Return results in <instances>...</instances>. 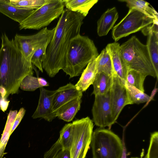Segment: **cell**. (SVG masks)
Masks as SVG:
<instances>
[{"label": "cell", "instance_id": "9c48e42d", "mask_svg": "<svg viewBox=\"0 0 158 158\" xmlns=\"http://www.w3.org/2000/svg\"><path fill=\"white\" fill-rule=\"evenodd\" d=\"M55 30V27L49 30L45 27L33 35L23 36L16 34L14 40L24 58L31 62L35 52L39 49L48 44L53 36Z\"/></svg>", "mask_w": 158, "mask_h": 158}, {"label": "cell", "instance_id": "1f68e13d", "mask_svg": "<svg viewBox=\"0 0 158 158\" xmlns=\"http://www.w3.org/2000/svg\"><path fill=\"white\" fill-rule=\"evenodd\" d=\"M25 112L26 110L25 109L22 107L18 112L12 126L11 131V134L20 123L25 114Z\"/></svg>", "mask_w": 158, "mask_h": 158}, {"label": "cell", "instance_id": "ffe728a7", "mask_svg": "<svg viewBox=\"0 0 158 158\" xmlns=\"http://www.w3.org/2000/svg\"><path fill=\"white\" fill-rule=\"evenodd\" d=\"M113 82V76L103 73H97L93 84V91L92 94L95 96L104 95L107 94Z\"/></svg>", "mask_w": 158, "mask_h": 158}, {"label": "cell", "instance_id": "f546056e", "mask_svg": "<svg viewBox=\"0 0 158 158\" xmlns=\"http://www.w3.org/2000/svg\"><path fill=\"white\" fill-rule=\"evenodd\" d=\"M144 158H158V132L151 134L149 147Z\"/></svg>", "mask_w": 158, "mask_h": 158}, {"label": "cell", "instance_id": "44dd1931", "mask_svg": "<svg viewBox=\"0 0 158 158\" xmlns=\"http://www.w3.org/2000/svg\"><path fill=\"white\" fill-rule=\"evenodd\" d=\"M120 2H125L129 9H135L139 10L147 16L158 20V13L148 2L143 0H120Z\"/></svg>", "mask_w": 158, "mask_h": 158}, {"label": "cell", "instance_id": "7a4b0ae2", "mask_svg": "<svg viewBox=\"0 0 158 158\" xmlns=\"http://www.w3.org/2000/svg\"><path fill=\"white\" fill-rule=\"evenodd\" d=\"M0 48V98L6 100L17 94L24 77L33 74L31 62L27 60L16 46L14 39L2 34Z\"/></svg>", "mask_w": 158, "mask_h": 158}, {"label": "cell", "instance_id": "277c9868", "mask_svg": "<svg viewBox=\"0 0 158 158\" xmlns=\"http://www.w3.org/2000/svg\"><path fill=\"white\" fill-rule=\"evenodd\" d=\"M120 52L128 69L138 71L146 76L158 80L146 45L135 36H132L120 46Z\"/></svg>", "mask_w": 158, "mask_h": 158}, {"label": "cell", "instance_id": "9a60e30c", "mask_svg": "<svg viewBox=\"0 0 158 158\" xmlns=\"http://www.w3.org/2000/svg\"><path fill=\"white\" fill-rule=\"evenodd\" d=\"M34 10L16 7L11 3L10 0H0V12L19 24L29 16Z\"/></svg>", "mask_w": 158, "mask_h": 158}, {"label": "cell", "instance_id": "30bf717a", "mask_svg": "<svg viewBox=\"0 0 158 158\" xmlns=\"http://www.w3.org/2000/svg\"><path fill=\"white\" fill-rule=\"evenodd\" d=\"M125 82L117 76H113V82L108 95L114 123L124 107L127 105L133 104Z\"/></svg>", "mask_w": 158, "mask_h": 158}, {"label": "cell", "instance_id": "3957f363", "mask_svg": "<svg viewBox=\"0 0 158 158\" xmlns=\"http://www.w3.org/2000/svg\"><path fill=\"white\" fill-rule=\"evenodd\" d=\"M98 55L93 41L88 36L79 34L71 41L62 70L70 78L78 76Z\"/></svg>", "mask_w": 158, "mask_h": 158}, {"label": "cell", "instance_id": "83f0119b", "mask_svg": "<svg viewBox=\"0 0 158 158\" xmlns=\"http://www.w3.org/2000/svg\"><path fill=\"white\" fill-rule=\"evenodd\" d=\"M15 6L20 8L37 9L46 3L48 0H10Z\"/></svg>", "mask_w": 158, "mask_h": 158}, {"label": "cell", "instance_id": "4fadbf2b", "mask_svg": "<svg viewBox=\"0 0 158 158\" xmlns=\"http://www.w3.org/2000/svg\"><path fill=\"white\" fill-rule=\"evenodd\" d=\"M55 94L53 101L52 112L56 118V112L62 106L78 97H82V92L77 90L75 85L69 83L60 87Z\"/></svg>", "mask_w": 158, "mask_h": 158}, {"label": "cell", "instance_id": "f1b7e54d", "mask_svg": "<svg viewBox=\"0 0 158 158\" xmlns=\"http://www.w3.org/2000/svg\"><path fill=\"white\" fill-rule=\"evenodd\" d=\"M41 87L40 85L38 77L32 75H28L26 76L21 81L19 88L23 90L34 91L39 88Z\"/></svg>", "mask_w": 158, "mask_h": 158}, {"label": "cell", "instance_id": "d6986e66", "mask_svg": "<svg viewBox=\"0 0 158 158\" xmlns=\"http://www.w3.org/2000/svg\"><path fill=\"white\" fill-rule=\"evenodd\" d=\"M98 0H63L66 9L79 13L85 17Z\"/></svg>", "mask_w": 158, "mask_h": 158}, {"label": "cell", "instance_id": "5bb4252c", "mask_svg": "<svg viewBox=\"0 0 158 158\" xmlns=\"http://www.w3.org/2000/svg\"><path fill=\"white\" fill-rule=\"evenodd\" d=\"M120 46L118 43L115 42L108 44L105 48L108 52L110 57L113 75L117 76L125 81L128 69L121 56Z\"/></svg>", "mask_w": 158, "mask_h": 158}, {"label": "cell", "instance_id": "7c38bea8", "mask_svg": "<svg viewBox=\"0 0 158 158\" xmlns=\"http://www.w3.org/2000/svg\"><path fill=\"white\" fill-rule=\"evenodd\" d=\"M37 108L32 117L34 119L42 118L48 122H51L56 118L52 112L53 101L57 90H47L41 87Z\"/></svg>", "mask_w": 158, "mask_h": 158}, {"label": "cell", "instance_id": "836d02e7", "mask_svg": "<svg viewBox=\"0 0 158 158\" xmlns=\"http://www.w3.org/2000/svg\"><path fill=\"white\" fill-rule=\"evenodd\" d=\"M38 79L39 84L41 87L49 86L48 83L43 78L38 77Z\"/></svg>", "mask_w": 158, "mask_h": 158}, {"label": "cell", "instance_id": "52a82bcc", "mask_svg": "<svg viewBox=\"0 0 158 158\" xmlns=\"http://www.w3.org/2000/svg\"><path fill=\"white\" fill-rule=\"evenodd\" d=\"M73 139L69 151L71 158H85L89 147L94 127L88 117L72 123Z\"/></svg>", "mask_w": 158, "mask_h": 158}, {"label": "cell", "instance_id": "ba28073f", "mask_svg": "<svg viewBox=\"0 0 158 158\" xmlns=\"http://www.w3.org/2000/svg\"><path fill=\"white\" fill-rule=\"evenodd\" d=\"M158 20L149 17L135 9H130L125 16L112 29V36L115 42L142 30Z\"/></svg>", "mask_w": 158, "mask_h": 158}, {"label": "cell", "instance_id": "4dcf8cb0", "mask_svg": "<svg viewBox=\"0 0 158 158\" xmlns=\"http://www.w3.org/2000/svg\"><path fill=\"white\" fill-rule=\"evenodd\" d=\"M47 46L45 45L37 50L34 54L31 59L32 64L37 67L42 73L43 71L42 64L45 55Z\"/></svg>", "mask_w": 158, "mask_h": 158}, {"label": "cell", "instance_id": "7402d4cb", "mask_svg": "<svg viewBox=\"0 0 158 158\" xmlns=\"http://www.w3.org/2000/svg\"><path fill=\"white\" fill-rule=\"evenodd\" d=\"M147 35L146 45L156 74L158 76V33L151 31Z\"/></svg>", "mask_w": 158, "mask_h": 158}, {"label": "cell", "instance_id": "cb8c5ba5", "mask_svg": "<svg viewBox=\"0 0 158 158\" xmlns=\"http://www.w3.org/2000/svg\"><path fill=\"white\" fill-rule=\"evenodd\" d=\"M97 72L103 73L113 76L114 73L110 55L106 48L103 49L96 58Z\"/></svg>", "mask_w": 158, "mask_h": 158}, {"label": "cell", "instance_id": "603a6c76", "mask_svg": "<svg viewBox=\"0 0 158 158\" xmlns=\"http://www.w3.org/2000/svg\"><path fill=\"white\" fill-rule=\"evenodd\" d=\"M17 110L10 111L8 114L6 123L0 140V158H2L6 145L11 134L12 128L18 113Z\"/></svg>", "mask_w": 158, "mask_h": 158}, {"label": "cell", "instance_id": "5b68a950", "mask_svg": "<svg viewBox=\"0 0 158 158\" xmlns=\"http://www.w3.org/2000/svg\"><path fill=\"white\" fill-rule=\"evenodd\" d=\"M90 145L93 158H121L122 140L109 129L99 128L93 132Z\"/></svg>", "mask_w": 158, "mask_h": 158}, {"label": "cell", "instance_id": "8992f818", "mask_svg": "<svg viewBox=\"0 0 158 158\" xmlns=\"http://www.w3.org/2000/svg\"><path fill=\"white\" fill-rule=\"evenodd\" d=\"M64 7L63 0H48L46 3L34 10L29 16L19 24V29H42L59 17L64 11Z\"/></svg>", "mask_w": 158, "mask_h": 158}, {"label": "cell", "instance_id": "e575fe53", "mask_svg": "<svg viewBox=\"0 0 158 158\" xmlns=\"http://www.w3.org/2000/svg\"><path fill=\"white\" fill-rule=\"evenodd\" d=\"M131 158H139L138 157H131Z\"/></svg>", "mask_w": 158, "mask_h": 158}, {"label": "cell", "instance_id": "e0dca14e", "mask_svg": "<svg viewBox=\"0 0 158 158\" xmlns=\"http://www.w3.org/2000/svg\"><path fill=\"white\" fill-rule=\"evenodd\" d=\"M96 58L90 61L83 71L79 80L75 85L77 90L82 92L85 91L93 84L98 73Z\"/></svg>", "mask_w": 158, "mask_h": 158}, {"label": "cell", "instance_id": "d4e9b609", "mask_svg": "<svg viewBox=\"0 0 158 158\" xmlns=\"http://www.w3.org/2000/svg\"><path fill=\"white\" fill-rule=\"evenodd\" d=\"M147 76L143 73L132 69H128L125 82L144 92V82Z\"/></svg>", "mask_w": 158, "mask_h": 158}, {"label": "cell", "instance_id": "4316f807", "mask_svg": "<svg viewBox=\"0 0 158 158\" xmlns=\"http://www.w3.org/2000/svg\"><path fill=\"white\" fill-rule=\"evenodd\" d=\"M131 100L133 104H139L147 102L151 99V97L136 88L125 82Z\"/></svg>", "mask_w": 158, "mask_h": 158}, {"label": "cell", "instance_id": "d6a6232c", "mask_svg": "<svg viewBox=\"0 0 158 158\" xmlns=\"http://www.w3.org/2000/svg\"><path fill=\"white\" fill-rule=\"evenodd\" d=\"M54 158H71L69 150L61 149L57 153Z\"/></svg>", "mask_w": 158, "mask_h": 158}, {"label": "cell", "instance_id": "6da1fadb", "mask_svg": "<svg viewBox=\"0 0 158 158\" xmlns=\"http://www.w3.org/2000/svg\"><path fill=\"white\" fill-rule=\"evenodd\" d=\"M81 14L66 9L60 15L54 34L48 45L42 68L48 76L54 77L64 67L72 40L80 34L85 18Z\"/></svg>", "mask_w": 158, "mask_h": 158}, {"label": "cell", "instance_id": "484cf974", "mask_svg": "<svg viewBox=\"0 0 158 158\" xmlns=\"http://www.w3.org/2000/svg\"><path fill=\"white\" fill-rule=\"evenodd\" d=\"M73 139L72 123L66 124L60 132L58 139L62 149L70 150Z\"/></svg>", "mask_w": 158, "mask_h": 158}, {"label": "cell", "instance_id": "2e32d148", "mask_svg": "<svg viewBox=\"0 0 158 158\" xmlns=\"http://www.w3.org/2000/svg\"><path fill=\"white\" fill-rule=\"evenodd\" d=\"M118 18V13L115 7L108 9L97 22L98 35L100 37L106 35L114 27Z\"/></svg>", "mask_w": 158, "mask_h": 158}, {"label": "cell", "instance_id": "8fae6325", "mask_svg": "<svg viewBox=\"0 0 158 158\" xmlns=\"http://www.w3.org/2000/svg\"><path fill=\"white\" fill-rule=\"evenodd\" d=\"M95 97L92 109V121L100 128L107 127L110 128L114 123L112 118L108 93Z\"/></svg>", "mask_w": 158, "mask_h": 158}, {"label": "cell", "instance_id": "ac0fdd59", "mask_svg": "<svg viewBox=\"0 0 158 158\" xmlns=\"http://www.w3.org/2000/svg\"><path fill=\"white\" fill-rule=\"evenodd\" d=\"M81 98H76L60 108L56 112V117L66 122L72 121L80 109Z\"/></svg>", "mask_w": 158, "mask_h": 158}]
</instances>
